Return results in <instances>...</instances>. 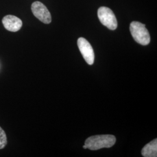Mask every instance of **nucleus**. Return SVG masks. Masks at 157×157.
Instances as JSON below:
<instances>
[{"instance_id":"obj_1","label":"nucleus","mask_w":157,"mask_h":157,"mask_svg":"<svg viewBox=\"0 0 157 157\" xmlns=\"http://www.w3.org/2000/svg\"><path fill=\"white\" fill-rule=\"evenodd\" d=\"M115 143L116 138L113 135H96L87 138L84 145L90 150H98L103 148H110Z\"/></svg>"},{"instance_id":"obj_2","label":"nucleus","mask_w":157,"mask_h":157,"mask_svg":"<svg viewBox=\"0 0 157 157\" xmlns=\"http://www.w3.org/2000/svg\"><path fill=\"white\" fill-rule=\"evenodd\" d=\"M130 30L135 41L141 45H148L150 42V36L145 25L139 22H132Z\"/></svg>"},{"instance_id":"obj_3","label":"nucleus","mask_w":157,"mask_h":157,"mask_svg":"<svg viewBox=\"0 0 157 157\" xmlns=\"http://www.w3.org/2000/svg\"><path fill=\"white\" fill-rule=\"evenodd\" d=\"M98 17L101 23L110 30H115L118 22L112 10L105 6H101L98 10Z\"/></svg>"},{"instance_id":"obj_4","label":"nucleus","mask_w":157,"mask_h":157,"mask_svg":"<svg viewBox=\"0 0 157 157\" xmlns=\"http://www.w3.org/2000/svg\"><path fill=\"white\" fill-rule=\"evenodd\" d=\"M32 11L34 15L41 22L45 24L51 22L50 12L43 3L39 1H36L32 5Z\"/></svg>"},{"instance_id":"obj_5","label":"nucleus","mask_w":157,"mask_h":157,"mask_svg":"<svg viewBox=\"0 0 157 157\" xmlns=\"http://www.w3.org/2000/svg\"><path fill=\"white\" fill-rule=\"evenodd\" d=\"M78 45L84 60L89 65H91L94 61V52L89 42L83 37L78 40Z\"/></svg>"},{"instance_id":"obj_6","label":"nucleus","mask_w":157,"mask_h":157,"mask_svg":"<svg viewBox=\"0 0 157 157\" xmlns=\"http://www.w3.org/2000/svg\"><path fill=\"white\" fill-rule=\"evenodd\" d=\"M2 22L4 28L12 32H17L22 26V21L19 17L11 15L4 17Z\"/></svg>"},{"instance_id":"obj_7","label":"nucleus","mask_w":157,"mask_h":157,"mask_svg":"<svg viewBox=\"0 0 157 157\" xmlns=\"http://www.w3.org/2000/svg\"><path fill=\"white\" fill-rule=\"evenodd\" d=\"M141 154L144 157H157V139L150 142L143 148Z\"/></svg>"},{"instance_id":"obj_8","label":"nucleus","mask_w":157,"mask_h":157,"mask_svg":"<svg viewBox=\"0 0 157 157\" xmlns=\"http://www.w3.org/2000/svg\"><path fill=\"white\" fill-rule=\"evenodd\" d=\"M8 140L5 131L0 126V150H2L7 145Z\"/></svg>"},{"instance_id":"obj_9","label":"nucleus","mask_w":157,"mask_h":157,"mask_svg":"<svg viewBox=\"0 0 157 157\" xmlns=\"http://www.w3.org/2000/svg\"><path fill=\"white\" fill-rule=\"evenodd\" d=\"M83 148H84V149H87V146H86V145H84V146H83Z\"/></svg>"}]
</instances>
